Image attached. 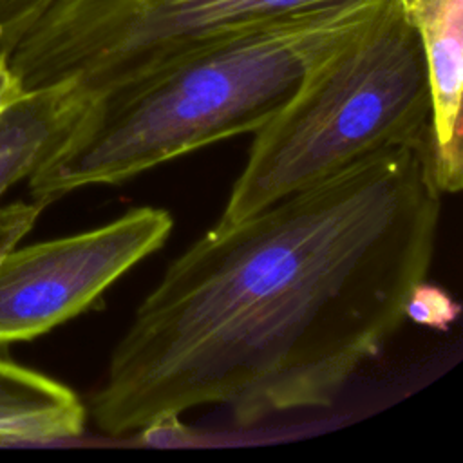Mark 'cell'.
<instances>
[{"mask_svg":"<svg viewBox=\"0 0 463 463\" xmlns=\"http://www.w3.org/2000/svg\"><path fill=\"white\" fill-rule=\"evenodd\" d=\"M430 141L369 154L181 251L116 342L107 436L217 405L251 427L326 409L405 322L436 253Z\"/></svg>","mask_w":463,"mask_h":463,"instance_id":"cell-1","label":"cell"},{"mask_svg":"<svg viewBox=\"0 0 463 463\" xmlns=\"http://www.w3.org/2000/svg\"><path fill=\"white\" fill-rule=\"evenodd\" d=\"M385 0L302 13L221 40L90 96L65 141L33 172L45 206L94 184H119L241 134H255L307 71Z\"/></svg>","mask_w":463,"mask_h":463,"instance_id":"cell-2","label":"cell"},{"mask_svg":"<svg viewBox=\"0 0 463 463\" xmlns=\"http://www.w3.org/2000/svg\"><path fill=\"white\" fill-rule=\"evenodd\" d=\"M421 43L403 0H385L327 51L253 134L213 226H228L387 146L429 139Z\"/></svg>","mask_w":463,"mask_h":463,"instance_id":"cell-3","label":"cell"},{"mask_svg":"<svg viewBox=\"0 0 463 463\" xmlns=\"http://www.w3.org/2000/svg\"><path fill=\"white\" fill-rule=\"evenodd\" d=\"M380 0H52L13 49L22 90L74 81L90 96L248 29Z\"/></svg>","mask_w":463,"mask_h":463,"instance_id":"cell-4","label":"cell"},{"mask_svg":"<svg viewBox=\"0 0 463 463\" xmlns=\"http://www.w3.org/2000/svg\"><path fill=\"white\" fill-rule=\"evenodd\" d=\"M174 217L157 206L60 239L11 250L0 262V344L31 340L92 307L168 241Z\"/></svg>","mask_w":463,"mask_h":463,"instance_id":"cell-5","label":"cell"},{"mask_svg":"<svg viewBox=\"0 0 463 463\" xmlns=\"http://www.w3.org/2000/svg\"><path fill=\"white\" fill-rule=\"evenodd\" d=\"M403 7L425 60L434 177L443 194H456L463 184V0H403Z\"/></svg>","mask_w":463,"mask_h":463,"instance_id":"cell-6","label":"cell"},{"mask_svg":"<svg viewBox=\"0 0 463 463\" xmlns=\"http://www.w3.org/2000/svg\"><path fill=\"white\" fill-rule=\"evenodd\" d=\"M90 94L74 81L24 90L0 112V199L65 141Z\"/></svg>","mask_w":463,"mask_h":463,"instance_id":"cell-7","label":"cell"},{"mask_svg":"<svg viewBox=\"0 0 463 463\" xmlns=\"http://www.w3.org/2000/svg\"><path fill=\"white\" fill-rule=\"evenodd\" d=\"M85 420L87 409L71 387L0 358V443L78 438Z\"/></svg>","mask_w":463,"mask_h":463,"instance_id":"cell-8","label":"cell"},{"mask_svg":"<svg viewBox=\"0 0 463 463\" xmlns=\"http://www.w3.org/2000/svg\"><path fill=\"white\" fill-rule=\"evenodd\" d=\"M458 302L445 289L430 286L425 280L412 289L405 304V320L441 331L458 318Z\"/></svg>","mask_w":463,"mask_h":463,"instance_id":"cell-9","label":"cell"},{"mask_svg":"<svg viewBox=\"0 0 463 463\" xmlns=\"http://www.w3.org/2000/svg\"><path fill=\"white\" fill-rule=\"evenodd\" d=\"M52 0H0V61L7 63L13 49Z\"/></svg>","mask_w":463,"mask_h":463,"instance_id":"cell-10","label":"cell"},{"mask_svg":"<svg viewBox=\"0 0 463 463\" xmlns=\"http://www.w3.org/2000/svg\"><path fill=\"white\" fill-rule=\"evenodd\" d=\"M45 204L36 199L33 203L18 201L0 206V262L34 226Z\"/></svg>","mask_w":463,"mask_h":463,"instance_id":"cell-11","label":"cell"},{"mask_svg":"<svg viewBox=\"0 0 463 463\" xmlns=\"http://www.w3.org/2000/svg\"><path fill=\"white\" fill-rule=\"evenodd\" d=\"M24 94L18 80L7 67V63L0 61V112L7 109L16 98Z\"/></svg>","mask_w":463,"mask_h":463,"instance_id":"cell-12","label":"cell"}]
</instances>
